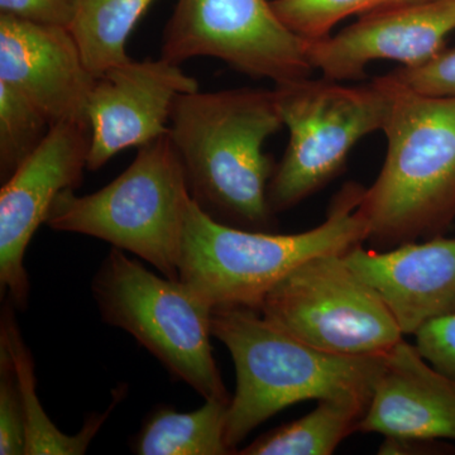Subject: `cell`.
I'll return each instance as SVG.
<instances>
[{"instance_id":"cell-1","label":"cell","mask_w":455,"mask_h":455,"mask_svg":"<svg viewBox=\"0 0 455 455\" xmlns=\"http://www.w3.org/2000/svg\"><path fill=\"white\" fill-rule=\"evenodd\" d=\"M283 127L275 89L180 95L169 134L194 202L220 223L272 232L268 185L276 166L263 146Z\"/></svg>"},{"instance_id":"cell-2","label":"cell","mask_w":455,"mask_h":455,"mask_svg":"<svg viewBox=\"0 0 455 455\" xmlns=\"http://www.w3.org/2000/svg\"><path fill=\"white\" fill-rule=\"evenodd\" d=\"M364 188L348 182L331 200L325 220L296 235L242 229L220 223L196 202L188 206L179 280L212 309H260L267 293L292 269L320 254H344L367 242L359 212Z\"/></svg>"},{"instance_id":"cell-3","label":"cell","mask_w":455,"mask_h":455,"mask_svg":"<svg viewBox=\"0 0 455 455\" xmlns=\"http://www.w3.org/2000/svg\"><path fill=\"white\" fill-rule=\"evenodd\" d=\"M379 77L391 89L387 151L359 212L367 242L388 250L442 235L455 220V97H427Z\"/></svg>"},{"instance_id":"cell-4","label":"cell","mask_w":455,"mask_h":455,"mask_svg":"<svg viewBox=\"0 0 455 455\" xmlns=\"http://www.w3.org/2000/svg\"><path fill=\"white\" fill-rule=\"evenodd\" d=\"M211 328L235 366L236 387L228 406L226 433L233 451L256 427L293 403L372 398L387 355L349 357L323 352L251 307H214Z\"/></svg>"},{"instance_id":"cell-5","label":"cell","mask_w":455,"mask_h":455,"mask_svg":"<svg viewBox=\"0 0 455 455\" xmlns=\"http://www.w3.org/2000/svg\"><path fill=\"white\" fill-rule=\"evenodd\" d=\"M193 196L170 134L140 147L128 169L89 196L56 197L46 224L109 242L179 280L182 232Z\"/></svg>"},{"instance_id":"cell-6","label":"cell","mask_w":455,"mask_h":455,"mask_svg":"<svg viewBox=\"0 0 455 455\" xmlns=\"http://www.w3.org/2000/svg\"><path fill=\"white\" fill-rule=\"evenodd\" d=\"M92 290L104 322L133 335L205 400L230 401L212 355V307L188 284L158 277L113 247Z\"/></svg>"},{"instance_id":"cell-7","label":"cell","mask_w":455,"mask_h":455,"mask_svg":"<svg viewBox=\"0 0 455 455\" xmlns=\"http://www.w3.org/2000/svg\"><path fill=\"white\" fill-rule=\"evenodd\" d=\"M323 79L275 85L289 145L268 185L272 212L289 211L337 178L359 140L383 130L391 89Z\"/></svg>"},{"instance_id":"cell-8","label":"cell","mask_w":455,"mask_h":455,"mask_svg":"<svg viewBox=\"0 0 455 455\" xmlns=\"http://www.w3.org/2000/svg\"><path fill=\"white\" fill-rule=\"evenodd\" d=\"M344 254L305 260L267 293L259 311L286 333L323 352L349 357L386 355L403 339V331Z\"/></svg>"},{"instance_id":"cell-9","label":"cell","mask_w":455,"mask_h":455,"mask_svg":"<svg viewBox=\"0 0 455 455\" xmlns=\"http://www.w3.org/2000/svg\"><path fill=\"white\" fill-rule=\"evenodd\" d=\"M161 52L178 65L214 57L275 85L307 79L315 71L309 41L284 25L269 0H178Z\"/></svg>"},{"instance_id":"cell-10","label":"cell","mask_w":455,"mask_h":455,"mask_svg":"<svg viewBox=\"0 0 455 455\" xmlns=\"http://www.w3.org/2000/svg\"><path fill=\"white\" fill-rule=\"evenodd\" d=\"M86 122H60L0 191V287L16 309L25 310L29 280L25 256L29 242L62 191L76 188L88 169Z\"/></svg>"},{"instance_id":"cell-11","label":"cell","mask_w":455,"mask_h":455,"mask_svg":"<svg viewBox=\"0 0 455 455\" xmlns=\"http://www.w3.org/2000/svg\"><path fill=\"white\" fill-rule=\"evenodd\" d=\"M196 90L199 83L163 56L143 61L131 59L95 77L85 110L88 170L101 169L119 152L169 134L176 100Z\"/></svg>"},{"instance_id":"cell-12","label":"cell","mask_w":455,"mask_h":455,"mask_svg":"<svg viewBox=\"0 0 455 455\" xmlns=\"http://www.w3.org/2000/svg\"><path fill=\"white\" fill-rule=\"evenodd\" d=\"M455 31V0H424L359 17L322 40L309 41L311 65L335 82L361 80L367 66L388 60L423 65L444 51Z\"/></svg>"},{"instance_id":"cell-13","label":"cell","mask_w":455,"mask_h":455,"mask_svg":"<svg viewBox=\"0 0 455 455\" xmlns=\"http://www.w3.org/2000/svg\"><path fill=\"white\" fill-rule=\"evenodd\" d=\"M0 82L31 99L53 125L86 122L95 76L70 29L0 14Z\"/></svg>"},{"instance_id":"cell-14","label":"cell","mask_w":455,"mask_h":455,"mask_svg":"<svg viewBox=\"0 0 455 455\" xmlns=\"http://www.w3.org/2000/svg\"><path fill=\"white\" fill-rule=\"evenodd\" d=\"M344 259L381 298L403 335L455 313V238L438 235L383 251L358 244Z\"/></svg>"},{"instance_id":"cell-15","label":"cell","mask_w":455,"mask_h":455,"mask_svg":"<svg viewBox=\"0 0 455 455\" xmlns=\"http://www.w3.org/2000/svg\"><path fill=\"white\" fill-rule=\"evenodd\" d=\"M361 433L455 442V381L415 346L400 340L386 355Z\"/></svg>"},{"instance_id":"cell-16","label":"cell","mask_w":455,"mask_h":455,"mask_svg":"<svg viewBox=\"0 0 455 455\" xmlns=\"http://www.w3.org/2000/svg\"><path fill=\"white\" fill-rule=\"evenodd\" d=\"M371 398H324L309 414L263 434L242 455H331L358 431Z\"/></svg>"},{"instance_id":"cell-17","label":"cell","mask_w":455,"mask_h":455,"mask_svg":"<svg viewBox=\"0 0 455 455\" xmlns=\"http://www.w3.org/2000/svg\"><path fill=\"white\" fill-rule=\"evenodd\" d=\"M230 401L205 400L191 412L158 407L146 419L133 451L139 455H227V416Z\"/></svg>"},{"instance_id":"cell-18","label":"cell","mask_w":455,"mask_h":455,"mask_svg":"<svg viewBox=\"0 0 455 455\" xmlns=\"http://www.w3.org/2000/svg\"><path fill=\"white\" fill-rule=\"evenodd\" d=\"M16 307L9 302L2 315L0 340L8 347L16 366L20 391H22L23 409H25L26 455L57 454L79 455L86 453L90 443L97 435L101 425L106 423L110 410L119 396L114 398L112 405L104 414H92L85 427L77 435H66L44 412V407L36 394L35 363L31 353L27 349L20 337L13 310Z\"/></svg>"},{"instance_id":"cell-19","label":"cell","mask_w":455,"mask_h":455,"mask_svg":"<svg viewBox=\"0 0 455 455\" xmlns=\"http://www.w3.org/2000/svg\"><path fill=\"white\" fill-rule=\"evenodd\" d=\"M155 0H79L71 35L92 76L128 62V38Z\"/></svg>"},{"instance_id":"cell-20","label":"cell","mask_w":455,"mask_h":455,"mask_svg":"<svg viewBox=\"0 0 455 455\" xmlns=\"http://www.w3.org/2000/svg\"><path fill=\"white\" fill-rule=\"evenodd\" d=\"M52 127L49 116L20 90L0 82V176L7 181L41 146Z\"/></svg>"},{"instance_id":"cell-21","label":"cell","mask_w":455,"mask_h":455,"mask_svg":"<svg viewBox=\"0 0 455 455\" xmlns=\"http://www.w3.org/2000/svg\"><path fill=\"white\" fill-rule=\"evenodd\" d=\"M424 0H271L284 25L307 41L331 35L340 22Z\"/></svg>"},{"instance_id":"cell-22","label":"cell","mask_w":455,"mask_h":455,"mask_svg":"<svg viewBox=\"0 0 455 455\" xmlns=\"http://www.w3.org/2000/svg\"><path fill=\"white\" fill-rule=\"evenodd\" d=\"M25 409L13 358L0 340V454H25Z\"/></svg>"},{"instance_id":"cell-23","label":"cell","mask_w":455,"mask_h":455,"mask_svg":"<svg viewBox=\"0 0 455 455\" xmlns=\"http://www.w3.org/2000/svg\"><path fill=\"white\" fill-rule=\"evenodd\" d=\"M382 77L427 97H455V50L443 51L415 68L401 66Z\"/></svg>"},{"instance_id":"cell-24","label":"cell","mask_w":455,"mask_h":455,"mask_svg":"<svg viewBox=\"0 0 455 455\" xmlns=\"http://www.w3.org/2000/svg\"><path fill=\"white\" fill-rule=\"evenodd\" d=\"M414 335L419 353L435 370L455 381V313L430 320Z\"/></svg>"},{"instance_id":"cell-25","label":"cell","mask_w":455,"mask_h":455,"mask_svg":"<svg viewBox=\"0 0 455 455\" xmlns=\"http://www.w3.org/2000/svg\"><path fill=\"white\" fill-rule=\"evenodd\" d=\"M79 0H0V14L37 23L70 28Z\"/></svg>"},{"instance_id":"cell-26","label":"cell","mask_w":455,"mask_h":455,"mask_svg":"<svg viewBox=\"0 0 455 455\" xmlns=\"http://www.w3.org/2000/svg\"><path fill=\"white\" fill-rule=\"evenodd\" d=\"M455 451L445 440L412 438V436H385L379 448V454H445Z\"/></svg>"}]
</instances>
